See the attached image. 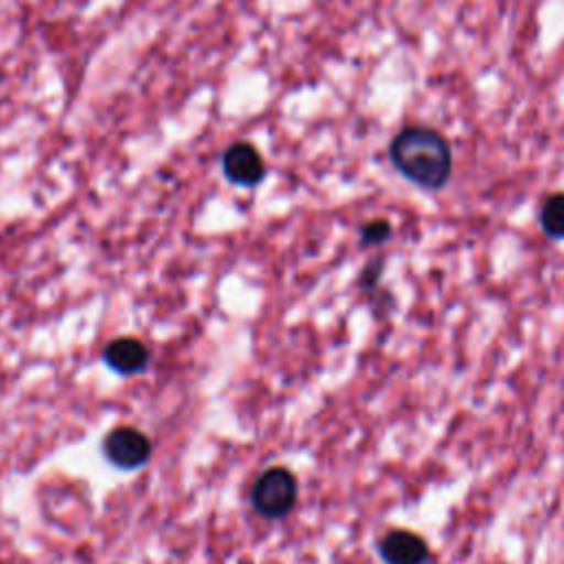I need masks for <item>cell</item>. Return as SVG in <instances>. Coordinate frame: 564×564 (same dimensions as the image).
Masks as SVG:
<instances>
[{"label": "cell", "instance_id": "cell-7", "mask_svg": "<svg viewBox=\"0 0 564 564\" xmlns=\"http://www.w3.org/2000/svg\"><path fill=\"white\" fill-rule=\"evenodd\" d=\"M538 220L546 238L564 240V192H553L542 200Z\"/></svg>", "mask_w": 564, "mask_h": 564}, {"label": "cell", "instance_id": "cell-9", "mask_svg": "<svg viewBox=\"0 0 564 564\" xmlns=\"http://www.w3.org/2000/svg\"><path fill=\"white\" fill-rule=\"evenodd\" d=\"M383 264H386V260L379 256V258H372V260L364 267L361 278H359V284H361L366 291H372V289L379 284L381 273H383Z\"/></svg>", "mask_w": 564, "mask_h": 564}, {"label": "cell", "instance_id": "cell-8", "mask_svg": "<svg viewBox=\"0 0 564 564\" xmlns=\"http://www.w3.org/2000/svg\"><path fill=\"white\" fill-rule=\"evenodd\" d=\"M392 236V225L386 218H372L361 225L359 229V242L361 247H379L388 242Z\"/></svg>", "mask_w": 564, "mask_h": 564}, {"label": "cell", "instance_id": "cell-2", "mask_svg": "<svg viewBox=\"0 0 564 564\" xmlns=\"http://www.w3.org/2000/svg\"><path fill=\"white\" fill-rule=\"evenodd\" d=\"M297 478L291 469L275 465L258 474L251 485L249 502L264 520H280L289 516L297 502Z\"/></svg>", "mask_w": 564, "mask_h": 564}, {"label": "cell", "instance_id": "cell-5", "mask_svg": "<svg viewBox=\"0 0 564 564\" xmlns=\"http://www.w3.org/2000/svg\"><path fill=\"white\" fill-rule=\"evenodd\" d=\"M377 555L383 564H430L432 549L416 531L390 529L379 538Z\"/></svg>", "mask_w": 564, "mask_h": 564}, {"label": "cell", "instance_id": "cell-4", "mask_svg": "<svg viewBox=\"0 0 564 564\" xmlns=\"http://www.w3.org/2000/svg\"><path fill=\"white\" fill-rule=\"evenodd\" d=\"M220 167L225 178L238 187H256L267 176V163L249 141L231 143L220 156Z\"/></svg>", "mask_w": 564, "mask_h": 564}, {"label": "cell", "instance_id": "cell-6", "mask_svg": "<svg viewBox=\"0 0 564 564\" xmlns=\"http://www.w3.org/2000/svg\"><path fill=\"white\" fill-rule=\"evenodd\" d=\"M106 366L121 377H132L150 366V350L137 337H115L101 352Z\"/></svg>", "mask_w": 564, "mask_h": 564}, {"label": "cell", "instance_id": "cell-1", "mask_svg": "<svg viewBox=\"0 0 564 564\" xmlns=\"http://www.w3.org/2000/svg\"><path fill=\"white\" fill-rule=\"evenodd\" d=\"M388 156L403 178L427 192L445 187L454 170L447 137L430 126H403L392 137Z\"/></svg>", "mask_w": 564, "mask_h": 564}, {"label": "cell", "instance_id": "cell-3", "mask_svg": "<svg viewBox=\"0 0 564 564\" xmlns=\"http://www.w3.org/2000/svg\"><path fill=\"white\" fill-rule=\"evenodd\" d=\"M101 452L106 460L117 469H139L152 456V441L137 427L119 425L104 436Z\"/></svg>", "mask_w": 564, "mask_h": 564}]
</instances>
